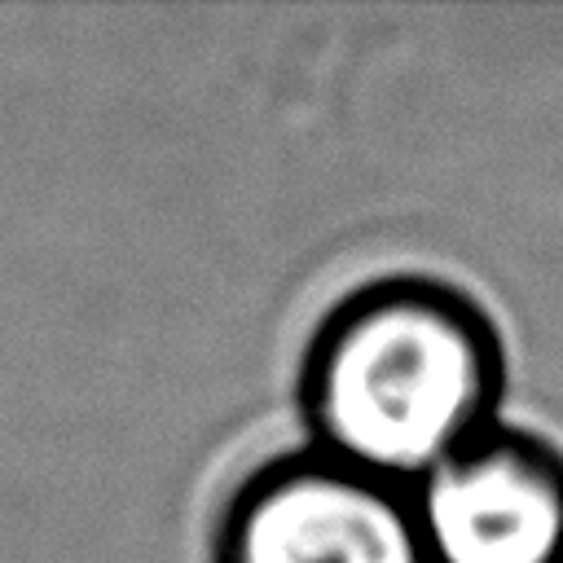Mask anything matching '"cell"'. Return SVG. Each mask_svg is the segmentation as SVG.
<instances>
[{
  "instance_id": "obj_2",
  "label": "cell",
  "mask_w": 563,
  "mask_h": 563,
  "mask_svg": "<svg viewBox=\"0 0 563 563\" xmlns=\"http://www.w3.org/2000/svg\"><path fill=\"white\" fill-rule=\"evenodd\" d=\"M211 563H427L409 488L312 444L255 462L224 497Z\"/></svg>"
},
{
  "instance_id": "obj_1",
  "label": "cell",
  "mask_w": 563,
  "mask_h": 563,
  "mask_svg": "<svg viewBox=\"0 0 563 563\" xmlns=\"http://www.w3.org/2000/svg\"><path fill=\"white\" fill-rule=\"evenodd\" d=\"M506 378V339L471 290L435 273H383L321 312L295 400L312 449L413 488L501 422Z\"/></svg>"
},
{
  "instance_id": "obj_3",
  "label": "cell",
  "mask_w": 563,
  "mask_h": 563,
  "mask_svg": "<svg viewBox=\"0 0 563 563\" xmlns=\"http://www.w3.org/2000/svg\"><path fill=\"white\" fill-rule=\"evenodd\" d=\"M427 563H563V449L497 422L413 488Z\"/></svg>"
}]
</instances>
